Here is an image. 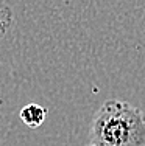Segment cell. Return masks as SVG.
<instances>
[{
    "mask_svg": "<svg viewBox=\"0 0 145 146\" xmlns=\"http://www.w3.org/2000/svg\"><path fill=\"white\" fill-rule=\"evenodd\" d=\"M45 118H47V109L44 106H39V104L31 103L20 109V120L31 129L42 126Z\"/></svg>",
    "mask_w": 145,
    "mask_h": 146,
    "instance_id": "2",
    "label": "cell"
},
{
    "mask_svg": "<svg viewBox=\"0 0 145 146\" xmlns=\"http://www.w3.org/2000/svg\"><path fill=\"white\" fill-rule=\"evenodd\" d=\"M88 146H97V145H92V143H91V145H88Z\"/></svg>",
    "mask_w": 145,
    "mask_h": 146,
    "instance_id": "3",
    "label": "cell"
},
{
    "mask_svg": "<svg viewBox=\"0 0 145 146\" xmlns=\"http://www.w3.org/2000/svg\"><path fill=\"white\" fill-rule=\"evenodd\" d=\"M91 143L145 146V112L122 100H108L94 115Z\"/></svg>",
    "mask_w": 145,
    "mask_h": 146,
    "instance_id": "1",
    "label": "cell"
}]
</instances>
